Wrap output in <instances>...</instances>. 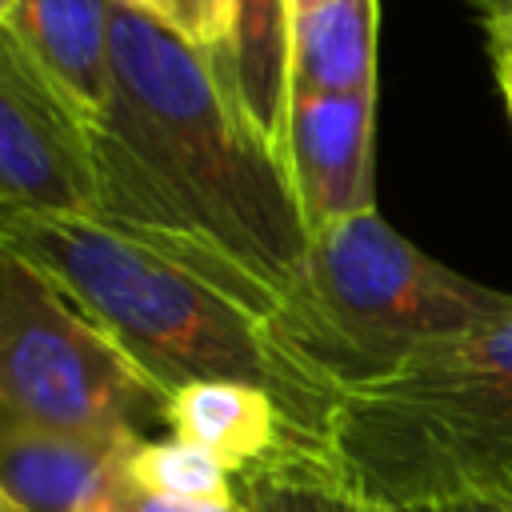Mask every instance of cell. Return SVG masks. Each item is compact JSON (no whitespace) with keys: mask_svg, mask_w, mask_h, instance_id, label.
<instances>
[{"mask_svg":"<svg viewBox=\"0 0 512 512\" xmlns=\"http://www.w3.org/2000/svg\"><path fill=\"white\" fill-rule=\"evenodd\" d=\"M96 212L284 308L308 228L284 160L248 120L220 60L124 0L112 12V96L88 132Z\"/></svg>","mask_w":512,"mask_h":512,"instance_id":"6da1fadb","label":"cell"},{"mask_svg":"<svg viewBox=\"0 0 512 512\" xmlns=\"http://www.w3.org/2000/svg\"><path fill=\"white\" fill-rule=\"evenodd\" d=\"M0 248L40 268L168 392L196 380L264 388L328 448L332 392L280 340L272 296L100 216H12Z\"/></svg>","mask_w":512,"mask_h":512,"instance_id":"7a4b0ae2","label":"cell"},{"mask_svg":"<svg viewBox=\"0 0 512 512\" xmlns=\"http://www.w3.org/2000/svg\"><path fill=\"white\" fill-rule=\"evenodd\" d=\"M328 452L380 508L512 500V312L340 388Z\"/></svg>","mask_w":512,"mask_h":512,"instance_id":"3957f363","label":"cell"},{"mask_svg":"<svg viewBox=\"0 0 512 512\" xmlns=\"http://www.w3.org/2000/svg\"><path fill=\"white\" fill-rule=\"evenodd\" d=\"M512 312V292L424 256L376 208L308 240L276 316L288 352L332 392Z\"/></svg>","mask_w":512,"mask_h":512,"instance_id":"277c9868","label":"cell"},{"mask_svg":"<svg viewBox=\"0 0 512 512\" xmlns=\"http://www.w3.org/2000/svg\"><path fill=\"white\" fill-rule=\"evenodd\" d=\"M172 392L40 268L0 248V408L88 440L168 436Z\"/></svg>","mask_w":512,"mask_h":512,"instance_id":"5b68a950","label":"cell"},{"mask_svg":"<svg viewBox=\"0 0 512 512\" xmlns=\"http://www.w3.org/2000/svg\"><path fill=\"white\" fill-rule=\"evenodd\" d=\"M92 216L88 132L40 80L12 32H0V224L12 216Z\"/></svg>","mask_w":512,"mask_h":512,"instance_id":"8992f818","label":"cell"},{"mask_svg":"<svg viewBox=\"0 0 512 512\" xmlns=\"http://www.w3.org/2000/svg\"><path fill=\"white\" fill-rule=\"evenodd\" d=\"M372 120L376 92L288 96L280 160L308 240L348 216L372 212Z\"/></svg>","mask_w":512,"mask_h":512,"instance_id":"52a82bcc","label":"cell"},{"mask_svg":"<svg viewBox=\"0 0 512 512\" xmlns=\"http://www.w3.org/2000/svg\"><path fill=\"white\" fill-rule=\"evenodd\" d=\"M136 444L68 436L0 408V496L16 512H96Z\"/></svg>","mask_w":512,"mask_h":512,"instance_id":"ba28073f","label":"cell"},{"mask_svg":"<svg viewBox=\"0 0 512 512\" xmlns=\"http://www.w3.org/2000/svg\"><path fill=\"white\" fill-rule=\"evenodd\" d=\"M116 0H16L8 32L60 104L92 132L112 96Z\"/></svg>","mask_w":512,"mask_h":512,"instance_id":"9c48e42d","label":"cell"},{"mask_svg":"<svg viewBox=\"0 0 512 512\" xmlns=\"http://www.w3.org/2000/svg\"><path fill=\"white\" fill-rule=\"evenodd\" d=\"M168 436L208 448L232 476L264 464L296 440L316 444L292 428L272 392L236 380H196L176 388L168 400Z\"/></svg>","mask_w":512,"mask_h":512,"instance_id":"30bf717a","label":"cell"},{"mask_svg":"<svg viewBox=\"0 0 512 512\" xmlns=\"http://www.w3.org/2000/svg\"><path fill=\"white\" fill-rule=\"evenodd\" d=\"M376 92V0H320L292 16L288 96Z\"/></svg>","mask_w":512,"mask_h":512,"instance_id":"8fae6325","label":"cell"},{"mask_svg":"<svg viewBox=\"0 0 512 512\" xmlns=\"http://www.w3.org/2000/svg\"><path fill=\"white\" fill-rule=\"evenodd\" d=\"M288 40H292L288 0H236L232 44H228V60L220 64L228 68L248 120L276 148V156L288 120Z\"/></svg>","mask_w":512,"mask_h":512,"instance_id":"7c38bea8","label":"cell"},{"mask_svg":"<svg viewBox=\"0 0 512 512\" xmlns=\"http://www.w3.org/2000/svg\"><path fill=\"white\" fill-rule=\"evenodd\" d=\"M232 480L244 512H380V504L340 472L324 444L296 440Z\"/></svg>","mask_w":512,"mask_h":512,"instance_id":"4fadbf2b","label":"cell"},{"mask_svg":"<svg viewBox=\"0 0 512 512\" xmlns=\"http://www.w3.org/2000/svg\"><path fill=\"white\" fill-rule=\"evenodd\" d=\"M124 480L140 492L164 496V500H188V504H228L236 500L232 472L200 444L156 436L140 440L124 456Z\"/></svg>","mask_w":512,"mask_h":512,"instance_id":"5bb4252c","label":"cell"},{"mask_svg":"<svg viewBox=\"0 0 512 512\" xmlns=\"http://www.w3.org/2000/svg\"><path fill=\"white\" fill-rule=\"evenodd\" d=\"M140 16L156 20L176 40L192 44L204 56L228 60L232 24H236V0H124Z\"/></svg>","mask_w":512,"mask_h":512,"instance_id":"9a60e30c","label":"cell"},{"mask_svg":"<svg viewBox=\"0 0 512 512\" xmlns=\"http://www.w3.org/2000/svg\"><path fill=\"white\" fill-rule=\"evenodd\" d=\"M96 512H244L240 500H228V504H188V500H164V496H152V492H140L124 480L120 472V484L112 488V496L96 508Z\"/></svg>","mask_w":512,"mask_h":512,"instance_id":"2e32d148","label":"cell"},{"mask_svg":"<svg viewBox=\"0 0 512 512\" xmlns=\"http://www.w3.org/2000/svg\"><path fill=\"white\" fill-rule=\"evenodd\" d=\"M464 4L476 8L480 20H484L488 28H496V24H512V0H464Z\"/></svg>","mask_w":512,"mask_h":512,"instance_id":"e0dca14e","label":"cell"},{"mask_svg":"<svg viewBox=\"0 0 512 512\" xmlns=\"http://www.w3.org/2000/svg\"><path fill=\"white\" fill-rule=\"evenodd\" d=\"M496 84H500L504 104H508V116H512V52H500L496 56Z\"/></svg>","mask_w":512,"mask_h":512,"instance_id":"ac0fdd59","label":"cell"},{"mask_svg":"<svg viewBox=\"0 0 512 512\" xmlns=\"http://www.w3.org/2000/svg\"><path fill=\"white\" fill-rule=\"evenodd\" d=\"M444 512H512V500H472V504H456Z\"/></svg>","mask_w":512,"mask_h":512,"instance_id":"d6986e66","label":"cell"},{"mask_svg":"<svg viewBox=\"0 0 512 512\" xmlns=\"http://www.w3.org/2000/svg\"><path fill=\"white\" fill-rule=\"evenodd\" d=\"M488 32H492V56L512 52V24H496V28H488Z\"/></svg>","mask_w":512,"mask_h":512,"instance_id":"ffe728a7","label":"cell"},{"mask_svg":"<svg viewBox=\"0 0 512 512\" xmlns=\"http://www.w3.org/2000/svg\"><path fill=\"white\" fill-rule=\"evenodd\" d=\"M12 8H16V0H0V32H4L8 20H12Z\"/></svg>","mask_w":512,"mask_h":512,"instance_id":"44dd1931","label":"cell"},{"mask_svg":"<svg viewBox=\"0 0 512 512\" xmlns=\"http://www.w3.org/2000/svg\"><path fill=\"white\" fill-rule=\"evenodd\" d=\"M312 4H320V0H288V12H292V16H300V12H304V8H312Z\"/></svg>","mask_w":512,"mask_h":512,"instance_id":"7402d4cb","label":"cell"},{"mask_svg":"<svg viewBox=\"0 0 512 512\" xmlns=\"http://www.w3.org/2000/svg\"><path fill=\"white\" fill-rule=\"evenodd\" d=\"M380 512H444V508H380Z\"/></svg>","mask_w":512,"mask_h":512,"instance_id":"603a6c76","label":"cell"},{"mask_svg":"<svg viewBox=\"0 0 512 512\" xmlns=\"http://www.w3.org/2000/svg\"><path fill=\"white\" fill-rule=\"evenodd\" d=\"M0 512H16V508H12V504H8L4 496H0Z\"/></svg>","mask_w":512,"mask_h":512,"instance_id":"cb8c5ba5","label":"cell"}]
</instances>
